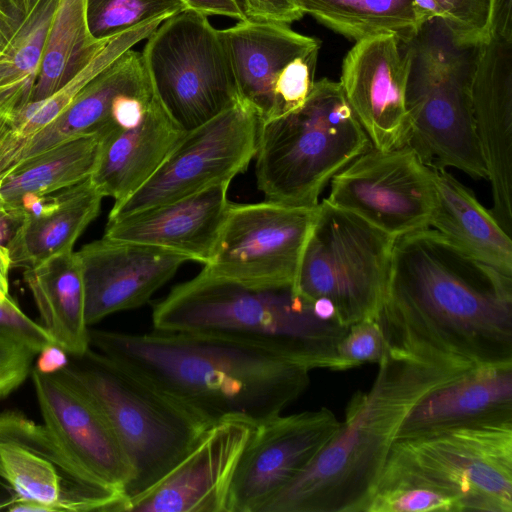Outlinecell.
<instances>
[{"instance_id":"obj_1","label":"cell","mask_w":512,"mask_h":512,"mask_svg":"<svg viewBox=\"0 0 512 512\" xmlns=\"http://www.w3.org/2000/svg\"><path fill=\"white\" fill-rule=\"evenodd\" d=\"M390 351L464 367L512 361V276L433 228L394 240L376 316Z\"/></svg>"},{"instance_id":"obj_2","label":"cell","mask_w":512,"mask_h":512,"mask_svg":"<svg viewBox=\"0 0 512 512\" xmlns=\"http://www.w3.org/2000/svg\"><path fill=\"white\" fill-rule=\"evenodd\" d=\"M90 347L211 423L282 414L309 369L256 344L207 333L89 330Z\"/></svg>"},{"instance_id":"obj_3","label":"cell","mask_w":512,"mask_h":512,"mask_svg":"<svg viewBox=\"0 0 512 512\" xmlns=\"http://www.w3.org/2000/svg\"><path fill=\"white\" fill-rule=\"evenodd\" d=\"M378 364L371 388L352 396L334 437L260 512H363L407 413L472 368L387 348Z\"/></svg>"},{"instance_id":"obj_4","label":"cell","mask_w":512,"mask_h":512,"mask_svg":"<svg viewBox=\"0 0 512 512\" xmlns=\"http://www.w3.org/2000/svg\"><path fill=\"white\" fill-rule=\"evenodd\" d=\"M154 330L207 333L265 347L309 370L332 369L348 326L318 315L292 287L256 289L203 269L153 305Z\"/></svg>"},{"instance_id":"obj_5","label":"cell","mask_w":512,"mask_h":512,"mask_svg":"<svg viewBox=\"0 0 512 512\" xmlns=\"http://www.w3.org/2000/svg\"><path fill=\"white\" fill-rule=\"evenodd\" d=\"M58 373L85 393L111 426L132 470L125 489L128 509L214 424L91 347L70 356Z\"/></svg>"},{"instance_id":"obj_6","label":"cell","mask_w":512,"mask_h":512,"mask_svg":"<svg viewBox=\"0 0 512 512\" xmlns=\"http://www.w3.org/2000/svg\"><path fill=\"white\" fill-rule=\"evenodd\" d=\"M371 147L339 82L321 79L301 107L261 120L258 189L267 200L315 207L331 179Z\"/></svg>"},{"instance_id":"obj_7","label":"cell","mask_w":512,"mask_h":512,"mask_svg":"<svg viewBox=\"0 0 512 512\" xmlns=\"http://www.w3.org/2000/svg\"><path fill=\"white\" fill-rule=\"evenodd\" d=\"M406 44L411 57L405 95L407 145L430 167L487 178L472 114L474 47L457 46L436 18Z\"/></svg>"},{"instance_id":"obj_8","label":"cell","mask_w":512,"mask_h":512,"mask_svg":"<svg viewBox=\"0 0 512 512\" xmlns=\"http://www.w3.org/2000/svg\"><path fill=\"white\" fill-rule=\"evenodd\" d=\"M394 240L323 199L293 290L310 301L329 300L345 326L376 318L386 295Z\"/></svg>"},{"instance_id":"obj_9","label":"cell","mask_w":512,"mask_h":512,"mask_svg":"<svg viewBox=\"0 0 512 512\" xmlns=\"http://www.w3.org/2000/svg\"><path fill=\"white\" fill-rule=\"evenodd\" d=\"M141 53L157 98L185 131L239 99L219 30L206 15L186 9L165 19Z\"/></svg>"},{"instance_id":"obj_10","label":"cell","mask_w":512,"mask_h":512,"mask_svg":"<svg viewBox=\"0 0 512 512\" xmlns=\"http://www.w3.org/2000/svg\"><path fill=\"white\" fill-rule=\"evenodd\" d=\"M0 482L10 512H127L124 492L95 477L44 424L17 410L0 412Z\"/></svg>"},{"instance_id":"obj_11","label":"cell","mask_w":512,"mask_h":512,"mask_svg":"<svg viewBox=\"0 0 512 512\" xmlns=\"http://www.w3.org/2000/svg\"><path fill=\"white\" fill-rule=\"evenodd\" d=\"M388 456L453 495L460 512H512V422L395 440Z\"/></svg>"},{"instance_id":"obj_12","label":"cell","mask_w":512,"mask_h":512,"mask_svg":"<svg viewBox=\"0 0 512 512\" xmlns=\"http://www.w3.org/2000/svg\"><path fill=\"white\" fill-rule=\"evenodd\" d=\"M260 122L256 109L239 98L211 120L186 131L144 185L114 202L108 220L230 184L255 157Z\"/></svg>"},{"instance_id":"obj_13","label":"cell","mask_w":512,"mask_h":512,"mask_svg":"<svg viewBox=\"0 0 512 512\" xmlns=\"http://www.w3.org/2000/svg\"><path fill=\"white\" fill-rule=\"evenodd\" d=\"M318 206L231 202L203 270L250 288H293Z\"/></svg>"},{"instance_id":"obj_14","label":"cell","mask_w":512,"mask_h":512,"mask_svg":"<svg viewBox=\"0 0 512 512\" xmlns=\"http://www.w3.org/2000/svg\"><path fill=\"white\" fill-rule=\"evenodd\" d=\"M325 200L397 238L430 227L433 170L409 145L371 147L331 179Z\"/></svg>"},{"instance_id":"obj_15","label":"cell","mask_w":512,"mask_h":512,"mask_svg":"<svg viewBox=\"0 0 512 512\" xmlns=\"http://www.w3.org/2000/svg\"><path fill=\"white\" fill-rule=\"evenodd\" d=\"M472 114L487 178L492 214L512 231V9L497 6L487 38L474 46Z\"/></svg>"},{"instance_id":"obj_16","label":"cell","mask_w":512,"mask_h":512,"mask_svg":"<svg viewBox=\"0 0 512 512\" xmlns=\"http://www.w3.org/2000/svg\"><path fill=\"white\" fill-rule=\"evenodd\" d=\"M340 423L331 410L322 407L280 414L253 425L233 476L229 512H260L307 468Z\"/></svg>"},{"instance_id":"obj_17","label":"cell","mask_w":512,"mask_h":512,"mask_svg":"<svg viewBox=\"0 0 512 512\" xmlns=\"http://www.w3.org/2000/svg\"><path fill=\"white\" fill-rule=\"evenodd\" d=\"M410 63L407 44L393 34L356 41L343 60L339 84L374 148L408 144L405 95Z\"/></svg>"},{"instance_id":"obj_18","label":"cell","mask_w":512,"mask_h":512,"mask_svg":"<svg viewBox=\"0 0 512 512\" xmlns=\"http://www.w3.org/2000/svg\"><path fill=\"white\" fill-rule=\"evenodd\" d=\"M253 425L225 419L211 425L186 456L128 512H229L233 476Z\"/></svg>"},{"instance_id":"obj_19","label":"cell","mask_w":512,"mask_h":512,"mask_svg":"<svg viewBox=\"0 0 512 512\" xmlns=\"http://www.w3.org/2000/svg\"><path fill=\"white\" fill-rule=\"evenodd\" d=\"M76 254L89 327L111 314L143 306L188 261L168 250L105 237Z\"/></svg>"},{"instance_id":"obj_20","label":"cell","mask_w":512,"mask_h":512,"mask_svg":"<svg viewBox=\"0 0 512 512\" xmlns=\"http://www.w3.org/2000/svg\"><path fill=\"white\" fill-rule=\"evenodd\" d=\"M31 378L43 424L58 443L87 471L125 494L132 470L100 409L58 372L32 368Z\"/></svg>"},{"instance_id":"obj_21","label":"cell","mask_w":512,"mask_h":512,"mask_svg":"<svg viewBox=\"0 0 512 512\" xmlns=\"http://www.w3.org/2000/svg\"><path fill=\"white\" fill-rule=\"evenodd\" d=\"M230 184L108 220L103 237L157 247L205 265L214 250L231 201Z\"/></svg>"},{"instance_id":"obj_22","label":"cell","mask_w":512,"mask_h":512,"mask_svg":"<svg viewBox=\"0 0 512 512\" xmlns=\"http://www.w3.org/2000/svg\"><path fill=\"white\" fill-rule=\"evenodd\" d=\"M507 422H512V361L474 366L431 390L407 413L395 440Z\"/></svg>"},{"instance_id":"obj_23","label":"cell","mask_w":512,"mask_h":512,"mask_svg":"<svg viewBox=\"0 0 512 512\" xmlns=\"http://www.w3.org/2000/svg\"><path fill=\"white\" fill-rule=\"evenodd\" d=\"M228 55L238 96L252 105L261 120L274 113V86L295 58L320 50V42L287 24L238 21L219 30Z\"/></svg>"},{"instance_id":"obj_24","label":"cell","mask_w":512,"mask_h":512,"mask_svg":"<svg viewBox=\"0 0 512 512\" xmlns=\"http://www.w3.org/2000/svg\"><path fill=\"white\" fill-rule=\"evenodd\" d=\"M185 132L156 98L137 125L103 133L91 182L103 197L125 199L155 174Z\"/></svg>"},{"instance_id":"obj_25","label":"cell","mask_w":512,"mask_h":512,"mask_svg":"<svg viewBox=\"0 0 512 512\" xmlns=\"http://www.w3.org/2000/svg\"><path fill=\"white\" fill-rule=\"evenodd\" d=\"M148 76L142 53L132 48L124 51L91 79L51 123L13 146L8 172L75 136L113 128L110 111L114 99Z\"/></svg>"},{"instance_id":"obj_26","label":"cell","mask_w":512,"mask_h":512,"mask_svg":"<svg viewBox=\"0 0 512 512\" xmlns=\"http://www.w3.org/2000/svg\"><path fill=\"white\" fill-rule=\"evenodd\" d=\"M59 0H0V112L14 116L31 101Z\"/></svg>"},{"instance_id":"obj_27","label":"cell","mask_w":512,"mask_h":512,"mask_svg":"<svg viewBox=\"0 0 512 512\" xmlns=\"http://www.w3.org/2000/svg\"><path fill=\"white\" fill-rule=\"evenodd\" d=\"M430 228L473 258L512 276V240L491 210L445 168H433Z\"/></svg>"},{"instance_id":"obj_28","label":"cell","mask_w":512,"mask_h":512,"mask_svg":"<svg viewBox=\"0 0 512 512\" xmlns=\"http://www.w3.org/2000/svg\"><path fill=\"white\" fill-rule=\"evenodd\" d=\"M40 315L41 325L69 356L90 348V327L85 314V288L76 252L54 255L24 271Z\"/></svg>"},{"instance_id":"obj_29","label":"cell","mask_w":512,"mask_h":512,"mask_svg":"<svg viewBox=\"0 0 512 512\" xmlns=\"http://www.w3.org/2000/svg\"><path fill=\"white\" fill-rule=\"evenodd\" d=\"M58 194L56 208L19 223L6 246L11 266L32 268L54 255L72 251L76 240L100 212L103 196L90 177Z\"/></svg>"},{"instance_id":"obj_30","label":"cell","mask_w":512,"mask_h":512,"mask_svg":"<svg viewBox=\"0 0 512 512\" xmlns=\"http://www.w3.org/2000/svg\"><path fill=\"white\" fill-rule=\"evenodd\" d=\"M103 133L75 136L10 170L0 179V214L26 193L51 194L89 178Z\"/></svg>"},{"instance_id":"obj_31","label":"cell","mask_w":512,"mask_h":512,"mask_svg":"<svg viewBox=\"0 0 512 512\" xmlns=\"http://www.w3.org/2000/svg\"><path fill=\"white\" fill-rule=\"evenodd\" d=\"M108 42L92 36L86 0H59L30 102L43 100L62 88L90 64Z\"/></svg>"},{"instance_id":"obj_32","label":"cell","mask_w":512,"mask_h":512,"mask_svg":"<svg viewBox=\"0 0 512 512\" xmlns=\"http://www.w3.org/2000/svg\"><path fill=\"white\" fill-rule=\"evenodd\" d=\"M303 13L359 41L393 34L408 43L423 26L413 0H296Z\"/></svg>"},{"instance_id":"obj_33","label":"cell","mask_w":512,"mask_h":512,"mask_svg":"<svg viewBox=\"0 0 512 512\" xmlns=\"http://www.w3.org/2000/svg\"><path fill=\"white\" fill-rule=\"evenodd\" d=\"M163 21L157 20L143 24L113 38L90 64L62 88L43 100L29 102L24 106L14 116L11 132L0 143V154L51 123L69 106L91 79L124 51L132 48L139 41L147 39Z\"/></svg>"},{"instance_id":"obj_34","label":"cell","mask_w":512,"mask_h":512,"mask_svg":"<svg viewBox=\"0 0 512 512\" xmlns=\"http://www.w3.org/2000/svg\"><path fill=\"white\" fill-rule=\"evenodd\" d=\"M460 512L458 500L387 456L363 512Z\"/></svg>"},{"instance_id":"obj_35","label":"cell","mask_w":512,"mask_h":512,"mask_svg":"<svg viewBox=\"0 0 512 512\" xmlns=\"http://www.w3.org/2000/svg\"><path fill=\"white\" fill-rule=\"evenodd\" d=\"M186 9L181 0H86L89 30L94 38L106 42Z\"/></svg>"},{"instance_id":"obj_36","label":"cell","mask_w":512,"mask_h":512,"mask_svg":"<svg viewBox=\"0 0 512 512\" xmlns=\"http://www.w3.org/2000/svg\"><path fill=\"white\" fill-rule=\"evenodd\" d=\"M493 5L494 0H432L431 14L457 46L474 47L489 35Z\"/></svg>"},{"instance_id":"obj_37","label":"cell","mask_w":512,"mask_h":512,"mask_svg":"<svg viewBox=\"0 0 512 512\" xmlns=\"http://www.w3.org/2000/svg\"><path fill=\"white\" fill-rule=\"evenodd\" d=\"M386 352L382 330L375 318L348 326L340 340L332 370H347L365 363H379Z\"/></svg>"},{"instance_id":"obj_38","label":"cell","mask_w":512,"mask_h":512,"mask_svg":"<svg viewBox=\"0 0 512 512\" xmlns=\"http://www.w3.org/2000/svg\"><path fill=\"white\" fill-rule=\"evenodd\" d=\"M318 53L319 50H314L301 55L285 67L274 86L275 107L271 118L296 110L303 105L315 82L314 73Z\"/></svg>"},{"instance_id":"obj_39","label":"cell","mask_w":512,"mask_h":512,"mask_svg":"<svg viewBox=\"0 0 512 512\" xmlns=\"http://www.w3.org/2000/svg\"><path fill=\"white\" fill-rule=\"evenodd\" d=\"M0 334L37 355L55 344L45 328L30 319L10 296L0 301Z\"/></svg>"},{"instance_id":"obj_40","label":"cell","mask_w":512,"mask_h":512,"mask_svg":"<svg viewBox=\"0 0 512 512\" xmlns=\"http://www.w3.org/2000/svg\"><path fill=\"white\" fill-rule=\"evenodd\" d=\"M36 356L27 347L0 334V400L16 391L31 375Z\"/></svg>"},{"instance_id":"obj_41","label":"cell","mask_w":512,"mask_h":512,"mask_svg":"<svg viewBox=\"0 0 512 512\" xmlns=\"http://www.w3.org/2000/svg\"><path fill=\"white\" fill-rule=\"evenodd\" d=\"M244 20L290 24L304 15L296 0H234Z\"/></svg>"},{"instance_id":"obj_42","label":"cell","mask_w":512,"mask_h":512,"mask_svg":"<svg viewBox=\"0 0 512 512\" xmlns=\"http://www.w3.org/2000/svg\"><path fill=\"white\" fill-rule=\"evenodd\" d=\"M188 9L206 16L220 15L244 20L241 11L234 0H181Z\"/></svg>"},{"instance_id":"obj_43","label":"cell","mask_w":512,"mask_h":512,"mask_svg":"<svg viewBox=\"0 0 512 512\" xmlns=\"http://www.w3.org/2000/svg\"><path fill=\"white\" fill-rule=\"evenodd\" d=\"M70 356L59 346L50 345L39 354L33 368L45 374H54L65 368Z\"/></svg>"},{"instance_id":"obj_44","label":"cell","mask_w":512,"mask_h":512,"mask_svg":"<svg viewBox=\"0 0 512 512\" xmlns=\"http://www.w3.org/2000/svg\"><path fill=\"white\" fill-rule=\"evenodd\" d=\"M11 267L9 252L6 246L0 244V300L9 295L8 273Z\"/></svg>"},{"instance_id":"obj_45","label":"cell","mask_w":512,"mask_h":512,"mask_svg":"<svg viewBox=\"0 0 512 512\" xmlns=\"http://www.w3.org/2000/svg\"><path fill=\"white\" fill-rule=\"evenodd\" d=\"M13 127V118L0 112V143L8 136Z\"/></svg>"},{"instance_id":"obj_46","label":"cell","mask_w":512,"mask_h":512,"mask_svg":"<svg viewBox=\"0 0 512 512\" xmlns=\"http://www.w3.org/2000/svg\"><path fill=\"white\" fill-rule=\"evenodd\" d=\"M13 500L14 496L11 491L0 482V511H7Z\"/></svg>"},{"instance_id":"obj_47","label":"cell","mask_w":512,"mask_h":512,"mask_svg":"<svg viewBox=\"0 0 512 512\" xmlns=\"http://www.w3.org/2000/svg\"><path fill=\"white\" fill-rule=\"evenodd\" d=\"M9 220L0 215V244L8 238L9 234Z\"/></svg>"},{"instance_id":"obj_48","label":"cell","mask_w":512,"mask_h":512,"mask_svg":"<svg viewBox=\"0 0 512 512\" xmlns=\"http://www.w3.org/2000/svg\"><path fill=\"white\" fill-rule=\"evenodd\" d=\"M1 301V300H0Z\"/></svg>"}]
</instances>
